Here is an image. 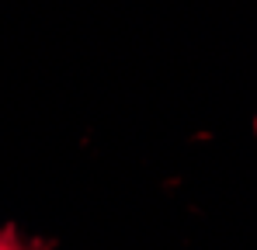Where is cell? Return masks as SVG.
<instances>
[{
  "mask_svg": "<svg viewBox=\"0 0 257 250\" xmlns=\"http://www.w3.org/2000/svg\"><path fill=\"white\" fill-rule=\"evenodd\" d=\"M0 250H52V243L49 240H35V236H25L14 226H4L0 229Z\"/></svg>",
  "mask_w": 257,
  "mask_h": 250,
  "instance_id": "1",
  "label": "cell"
}]
</instances>
